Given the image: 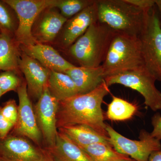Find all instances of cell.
Wrapping results in <instances>:
<instances>
[{
    "label": "cell",
    "instance_id": "obj_1",
    "mask_svg": "<svg viewBox=\"0 0 161 161\" xmlns=\"http://www.w3.org/2000/svg\"><path fill=\"white\" fill-rule=\"evenodd\" d=\"M109 92V86L104 80L92 92L59 102L58 129L64 125L80 124L91 127L102 135L108 137L102 104Z\"/></svg>",
    "mask_w": 161,
    "mask_h": 161
},
{
    "label": "cell",
    "instance_id": "obj_2",
    "mask_svg": "<svg viewBox=\"0 0 161 161\" xmlns=\"http://www.w3.org/2000/svg\"><path fill=\"white\" fill-rule=\"evenodd\" d=\"M115 33L97 21L69 47V53L80 66L98 67L104 61Z\"/></svg>",
    "mask_w": 161,
    "mask_h": 161
},
{
    "label": "cell",
    "instance_id": "obj_3",
    "mask_svg": "<svg viewBox=\"0 0 161 161\" xmlns=\"http://www.w3.org/2000/svg\"><path fill=\"white\" fill-rule=\"evenodd\" d=\"M97 5L98 22L117 33L140 35L149 10L143 11L125 0H97Z\"/></svg>",
    "mask_w": 161,
    "mask_h": 161
},
{
    "label": "cell",
    "instance_id": "obj_4",
    "mask_svg": "<svg viewBox=\"0 0 161 161\" xmlns=\"http://www.w3.org/2000/svg\"><path fill=\"white\" fill-rule=\"evenodd\" d=\"M102 66L105 78L145 66L138 37L116 33Z\"/></svg>",
    "mask_w": 161,
    "mask_h": 161
},
{
    "label": "cell",
    "instance_id": "obj_5",
    "mask_svg": "<svg viewBox=\"0 0 161 161\" xmlns=\"http://www.w3.org/2000/svg\"><path fill=\"white\" fill-rule=\"evenodd\" d=\"M104 80L109 87L120 84L137 91L147 108L153 112L161 110V92L156 86L155 77L145 66L107 76Z\"/></svg>",
    "mask_w": 161,
    "mask_h": 161
},
{
    "label": "cell",
    "instance_id": "obj_6",
    "mask_svg": "<svg viewBox=\"0 0 161 161\" xmlns=\"http://www.w3.org/2000/svg\"><path fill=\"white\" fill-rule=\"evenodd\" d=\"M138 37L145 67L161 82V26L156 6L147 12Z\"/></svg>",
    "mask_w": 161,
    "mask_h": 161
},
{
    "label": "cell",
    "instance_id": "obj_7",
    "mask_svg": "<svg viewBox=\"0 0 161 161\" xmlns=\"http://www.w3.org/2000/svg\"><path fill=\"white\" fill-rule=\"evenodd\" d=\"M14 10L18 21L15 33L20 45L28 46L38 43L32 34L36 20L45 9L55 8L58 0H4Z\"/></svg>",
    "mask_w": 161,
    "mask_h": 161
},
{
    "label": "cell",
    "instance_id": "obj_8",
    "mask_svg": "<svg viewBox=\"0 0 161 161\" xmlns=\"http://www.w3.org/2000/svg\"><path fill=\"white\" fill-rule=\"evenodd\" d=\"M106 131L109 142L113 148L135 161H148L153 152L161 150V141L144 129L140 132L138 140L125 137L108 125H106Z\"/></svg>",
    "mask_w": 161,
    "mask_h": 161
},
{
    "label": "cell",
    "instance_id": "obj_9",
    "mask_svg": "<svg viewBox=\"0 0 161 161\" xmlns=\"http://www.w3.org/2000/svg\"><path fill=\"white\" fill-rule=\"evenodd\" d=\"M59 103V102L51 94L47 84L33 107L38 128L47 149L53 147L56 143L58 132L57 113Z\"/></svg>",
    "mask_w": 161,
    "mask_h": 161
},
{
    "label": "cell",
    "instance_id": "obj_10",
    "mask_svg": "<svg viewBox=\"0 0 161 161\" xmlns=\"http://www.w3.org/2000/svg\"><path fill=\"white\" fill-rule=\"evenodd\" d=\"M17 92L19 105L15 131L19 135L29 138L35 143L40 145L42 135L37 124L34 108L27 92L26 82L22 83Z\"/></svg>",
    "mask_w": 161,
    "mask_h": 161
},
{
    "label": "cell",
    "instance_id": "obj_11",
    "mask_svg": "<svg viewBox=\"0 0 161 161\" xmlns=\"http://www.w3.org/2000/svg\"><path fill=\"white\" fill-rule=\"evenodd\" d=\"M48 155L26 139L10 136L0 145V159L4 161H43Z\"/></svg>",
    "mask_w": 161,
    "mask_h": 161
},
{
    "label": "cell",
    "instance_id": "obj_12",
    "mask_svg": "<svg viewBox=\"0 0 161 161\" xmlns=\"http://www.w3.org/2000/svg\"><path fill=\"white\" fill-rule=\"evenodd\" d=\"M19 64V70L26 78L28 95L39 99L47 84L51 71L23 52Z\"/></svg>",
    "mask_w": 161,
    "mask_h": 161
},
{
    "label": "cell",
    "instance_id": "obj_13",
    "mask_svg": "<svg viewBox=\"0 0 161 161\" xmlns=\"http://www.w3.org/2000/svg\"><path fill=\"white\" fill-rule=\"evenodd\" d=\"M97 0L69 19L63 27L61 35V46L68 48L78 38L85 33L92 24L98 21Z\"/></svg>",
    "mask_w": 161,
    "mask_h": 161
},
{
    "label": "cell",
    "instance_id": "obj_14",
    "mask_svg": "<svg viewBox=\"0 0 161 161\" xmlns=\"http://www.w3.org/2000/svg\"><path fill=\"white\" fill-rule=\"evenodd\" d=\"M22 52L37 60L43 66L53 71L64 73L75 65L65 60L53 47L43 43L20 45Z\"/></svg>",
    "mask_w": 161,
    "mask_h": 161
},
{
    "label": "cell",
    "instance_id": "obj_15",
    "mask_svg": "<svg viewBox=\"0 0 161 161\" xmlns=\"http://www.w3.org/2000/svg\"><path fill=\"white\" fill-rule=\"evenodd\" d=\"M53 8L45 9L40 14L36 28L32 31L34 38L37 43H49L53 41L67 19Z\"/></svg>",
    "mask_w": 161,
    "mask_h": 161
},
{
    "label": "cell",
    "instance_id": "obj_16",
    "mask_svg": "<svg viewBox=\"0 0 161 161\" xmlns=\"http://www.w3.org/2000/svg\"><path fill=\"white\" fill-rule=\"evenodd\" d=\"M64 73L69 75L75 83L79 95L86 94L96 89L104 80L103 68L75 66Z\"/></svg>",
    "mask_w": 161,
    "mask_h": 161
},
{
    "label": "cell",
    "instance_id": "obj_17",
    "mask_svg": "<svg viewBox=\"0 0 161 161\" xmlns=\"http://www.w3.org/2000/svg\"><path fill=\"white\" fill-rule=\"evenodd\" d=\"M47 151L55 161H92L80 147L59 131L55 146Z\"/></svg>",
    "mask_w": 161,
    "mask_h": 161
},
{
    "label": "cell",
    "instance_id": "obj_18",
    "mask_svg": "<svg viewBox=\"0 0 161 161\" xmlns=\"http://www.w3.org/2000/svg\"><path fill=\"white\" fill-rule=\"evenodd\" d=\"M80 148L96 143L110 144L108 137L103 136L91 127L80 124H69L58 128ZM111 145V144H110Z\"/></svg>",
    "mask_w": 161,
    "mask_h": 161
},
{
    "label": "cell",
    "instance_id": "obj_19",
    "mask_svg": "<svg viewBox=\"0 0 161 161\" xmlns=\"http://www.w3.org/2000/svg\"><path fill=\"white\" fill-rule=\"evenodd\" d=\"M47 86L51 95L59 102L79 95L71 78L64 73L51 71Z\"/></svg>",
    "mask_w": 161,
    "mask_h": 161
},
{
    "label": "cell",
    "instance_id": "obj_20",
    "mask_svg": "<svg viewBox=\"0 0 161 161\" xmlns=\"http://www.w3.org/2000/svg\"><path fill=\"white\" fill-rule=\"evenodd\" d=\"M20 55L10 36L0 34V70L18 72Z\"/></svg>",
    "mask_w": 161,
    "mask_h": 161
},
{
    "label": "cell",
    "instance_id": "obj_21",
    "mask_svg": "<svg viewBox=\"0 0 161 161\" xmlns=\"http://www.w3.org/2000/svg\"><path fill=\"white\" fill-rule=\"evenodd\" d=\"M81 148L92 161H117L130 158L117 152L110 144L96 143Z\"/></svg>",
    "mask_w": 161,
    "mask_h": 161
},
{
    "label": "cell",
    "instance_id": "obj_22",
    "mask_svg": "<svg viewBox=\"0 0 161 161\" xmlns=\"http://www.w3.org/2000/svg\"><path fill=\"white\" fill-rule=\"evenodd\" d=\"M137 110V107L133 103L113 96L112 101L108 105L107 117L111 120H125L132 118Z\"/></svg>",
    "mask_w": 161,
    "mask_h": 161
},
{
    "label": "cell",
    "instance_id": "obj_23",
    "mask_svg": "<svg viewBox=\"0 0 161 161\" xmlns=\"http://www.w3.org/2000/svg\"><path fill=\"white\" fill-rule=\"evenodd\" d=\"M96 0H58L55 8L60 9V14L68 20L92 6Z\"/></svg>",
    "mask_w": 161,
    "mask_h": 161
},
{
    "label": "cell",
    "instance_id": "obj_24",
    "mask_svg": "<svg viewBox=\"0 0 161 161\" xmlns=\"http://www.w3.org/2000/svg\"><path fill=\"white\" fill-rule=\"evenodd\" d=\"M18 26L16 21L6 6V3L0 2V31L2 33L9 36L14 33L15 34Z\"/></svg>",
    "mask_w": 161,
    "mask_h": 161
},
{
    "label": "cell",
    "instance_id": "obj_25",
    "mask_svg": "<svg viewBox=\"0 0 161 161\" xmlns=\"http://www.w3.org/2000/svg\"><path fill=\"white\" fill-rule=\"evenodd\" d=\"M22 84L20 78L14 72L6 71L0 74V88L3 95L12 91H17Z\"/></svg>",
    "mask_w": 161,
    "mask_h": 161
},
{
    "label": "cell",
    "instance_id": "obj_26",
    "mask_svg": "<svg viewBox=\"0 0 161 161\" xmlns=\"http://www.w3.org/2000/svg\"><path fill=\"white\" fill-rule=\"evenodd\" d=\"M1 111L4 117L14 126L18 116V106L15 100L11 99L7 101L4 107L1 108Z\"/></svg>",
    "mask_w": 161,
    "mask_h": 161
},
{
    "label": "cell",
    "instance_id": "obj_27",
    "mask_svg": "<svg viewBox=\"0 0 161 161\" xmlns=\"http://www.w3.org/2000/svg\"><path fill=\"white\" fill-rule=\"evenodd\" d=\"M151 124L153 129L151 135L154 138L161 141V115L157 113L151 118Z\"/></svg>",
    "mask_w": 161,
    "mask_h": 161
},
{
    "label": "cell",
    "instance_id": "obj_28",
    "mask_svg": "<svg viewBox=\"0 0 161 161\" xmlns=\"http://www.w3.org/2000/svg\"><path fill=\"white\" fill-rule=\"evenodd\" d=\"M127 3L141 9L147 11L155 6V0H125Z\"/></svg>",
    "mask_w": 161,
    "mask_h": 161
},
{
    "label": "cell",
    "instance_id": "obj_29",
    "mask_svg": "<svg viewBox=\"0 0 161 161\" xmlns=\"http://www.w3.org/2000/svg\"><path fill=\"white\" fill-rule=\"evenodd\" d=\"M14 126V125L7 120L2 114L0 108V137L6 138L9 131Z\"/></svg>",
    "mask_w": 161,
    "mask_h": 161
},
{
    "label": "cell",
    "instance_id": "obj_30",
    "mask_svg": "<svg viewBox=\"0 0 161 161\" xmlns=\"http://www.w3.org/2000/svg\"><path fill=\"white\" fill-rule=\"evenodd\" d=\"M148 161H161V150L153 152Z\"/></svg>",
    "mask_w": 161,
    "mask_h": 161
},
{
    "label": "cell",
    "instance_id": "obj_31",
    "mask_svg": "<svg viewBox=\"0 0 161 161\" xmlns=\"http://www.w3.org/2000/svg\"><path fill=\"white\" fill-rule=\"evenodd\" d=\"M155 6L159 17L161 26V0H155Z\"/></svg>",
    "mask_w": 161,
    "mask_h": 161
},
{
    "label": "cell",
    "instance_id": "obj_32",
    "mask_svg": "<svg viewBox=\"0 0 161 161\" xmlns=\"http://www.w3.org/2000/svg\"><path fill=\"white\" fill-rule=\"evenodd\" d=\"M43 161H55L52 158L51 156L48 153V155L47 157L45 159L43 160Z\"/></svg>",
    "mask_w": 161,
    "mask_h": 161
},
{
    "label": "cell",
    "instance_id": "obj_33",
    "mask_svg": "<svg viewBox=\"0 0 161 161\" xmlns=\"http://www.w3.org/2000/svg\"><path fill=\"white\" fill-rule=\"evenodd\" d=\"M117 161H135L132 159L130 158L129 159H127L121 160Z\"/></svg>",
    "mask_w": 161,
    "mask_h": 161
},
{
    "label": "cell",
    "instance_id": "obj_34",
    "mask_svg": "<svg viewBox=\"0 0 161 161\" xmlns=\"http://www.w3.org/2000/svg\"><path fill=\"white\" fill-rule=\"evenodd\" d=\"M3 92H2V90H1V89L0 88V97H1V96H2V95H3Z\"/></svg>",
    "mask_w": 161,
    "mask_h": 161
},
{
    "label": "cell",
    "instance_id": "obj_35",
    "mask_svg": "<svg viewBox=\"0 0 161 161\" xmlns=\"http://www.w3.org/2000/svg\"><path fill=\"white\" fill-rule=\"evenodd\" d=\"M0 161H3V160L1 159H0Z\"/></svg>",
    "mask_w": 161,
    "mask_h": 161
}]
</instances>
